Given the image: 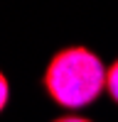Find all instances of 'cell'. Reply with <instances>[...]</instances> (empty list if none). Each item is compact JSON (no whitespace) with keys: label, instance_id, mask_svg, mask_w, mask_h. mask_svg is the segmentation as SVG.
Here are the masks:
<instances>
[{"label":"cell","instance_id":"3","mask_svg":"<svg viewBox=\"0 0 118 122\" xmlns=\"http://www.w3.org/2000/svg\"><path fill=\"white\" fill-rule=\"evenodd\" d=\"M5 103H7V81H5L3 73H0V110L5 107Z\"/></svg>","mask_w":118,"mask_h":122},{"label":"cell","instance_id":"2","mask_svg":"<svg viewBox=\"0 0 118 122\" xmlns=\"http://www.w3.org/2000/svg\"><path fill=\"white\" fill-rule=\"evenodd\" d=\"M106 88H108V93H111V98L118 103V61L106 71Z\"/></svg>","mask_w":118,"mask_h":122},{"label":"cell","instance_id":"1","mask_svg":"<svg viewBox=\"0 0 118 122\" xmlns=\"http://www.w3.org/2000/svg\"><path fill=\"white\" fill-rule=\"evenodd\" d=\"M44 86L59 105L84 107L96 100L106 86V71L98 56L81 46H74L52 59L44 73Z\"/></svg>","mask_w":118,"mask_h":122},{"label":"cell","instance_id":"4","mask_svg":"<svg viewBox=\"0 0 118 122\" xmlns=\"http://www.w3.org/2000/svg\"><path fill=\"white\" fill-rule=\"evenodd\" d=\"M54 122H88L84 117H62V120H54Z\"/></svg>","mask_w":118,"mask_h":122}]
</instances>
